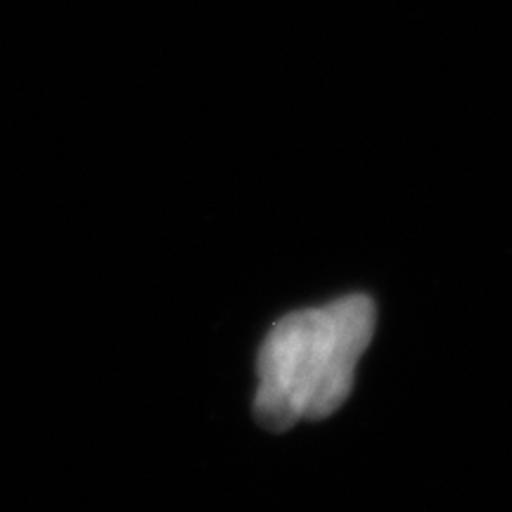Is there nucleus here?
<instances>
[{"instance_id":"1","label":"nucleus","mask_w":512,"mask_h":512,"mask_svg":"<svg viewBox=\"0 0 512 512\" xmlns=\"http://www.w3.org/2000/svg\"><path fill=\"white\" fill-rule=\"evenodd\" d=\"M375 320L368 294H347L280 318L256 358L259 425L285 432L302 420H323L339 411L354 389L356 366L375 335Z\"/></svg>"}]
</instances>
